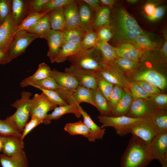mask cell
<instances>
[{"mask_svg":"<svg viewBox=\"0 0 167 167\" xmlns=\"http://www.w3.org/2000/svg\"><path fill=\"white\" fill-rule=\"evenodd\" d=\"M155 5L152 3L146 4L144 6V11L148 18L154 15L156 9Z\"/></svg>","mask_w":167,"mask_h":167,"instance_id":"obj_56","label":"cell"},{"mask_svg":"<svg viewBox=\"0 0 167 167\" xmlns=\"http://www.w3.org/2000/svg\"><path fill=\"white\" fill-rule=\"evenodd\" d=\"M50 11V10L42 12L28 14L20 24L17 26V32L21 30H26L28 28L35 24Z\"/></svg>","mask_w":167,"mask_h":167,"instance_id":"obj_37","label":"cell"},{"mask_svg":"<svg viewBox=\"0 0 167 167\" xmlns=\"http://www.w3.org/2000/svg\"><path fill=\"white\" fill-rule=\"evenodd\" d=\"M97 88L106 98L109 100L112 93L113 85L96 74Z\"/></svg>","mask_w":167,"mask_h":167,"instance_id":"obj_44","label":"cell"},{"mask_svg":"<svg viewBox=\"0 0 167 167\" xmlns=\"http://www.w3.org/2000/svg\"><path fill=\"white\" fill-rule=\"evenodd\" d=\"M16 28L11 12L0 25V48L8 49L17 32Z\"/></svg>","mask_w":167,"mask_h":167,"instance_id":"obj_15","label":"cell"},{"mask_svg":"<svg viewBox=\"0 0 167 167\" xmlns=\"http://www.w3.org/2000/svg\"><path fill=\"white\" fill-rule=\"evenodd\" d=\"M125 90L122 97L119 102L112 110L111 116L117 117L126 115L133 101L130 92Z\"/></svg>","mask_w":167,"mask_h":167,"instance_id":"obj_30","label":"cell"},{"mask_svg":"<svg viewBox=\"0 0 167 167\" xmlns=\"http://www.w3.org/2000/svg\"><path fill=\"white\" fill-rule=\"evenodd\" d=\"M24 143L20 137L9 136L6 137L2 152L3 154L9 156L17 155L24 150Z\"/></svg>","mask_w":167,"mask_h":167,"instance_id":"obj_21","label":"cell"},{"mask_svg":"<svg viewBox=\"0 0 167 167\" xmlns=\"http://www.w3.org/2000/svg\"><path fill=\"white\" fill-rule=\"evenodd\" d=\"M156 110L150 98L134 99L126 116L135 118H149Z\"/></svg>","mask_w":167,"mask_h":167,"instance_id":"obj_10","label":"cell"},{"mask_svg":"<svg viewBox=\"0 0 167 167\" xmlns=\"http://www.w3.org/2000/svg\"><path fill=\"white\" fill-rule=\"evenodd\" d=\"M165 12V9L162 6L156 7L155 12L153 15L148 19L152 21L158 20L163 15Z\"/></svg>","mask_w":167,"mask_h":167,"instance_id":"obj_55","label":"cell"},{"mask_svg":"<svg viewBox=\"0 0 167 167\" xmlns=\"http://www.w3.org/2000/svg\"><path fill=\"white\" fill-rule=\"evenodd\" d=\"M31 86L37 88H41L54 91L57 93L63 90H67L58 85L54 79L51 77L37 82Z\"/></svg>","mask_w":167,"mask_h":167,"instance_id":"obj_40","label":"cell"},{"mask_svg":"<svg viewBox=\"0 0 167 167\" xmlns=\"http://www.w3.org/2000/svg\"><path fill=\"white\" fill-rule=\"evenodd\" d=\"M162 51L165 57L166 58L167 57V42L166 40L164 42Z\"/></svg>","mask_w":167,"mask_h":167,"instance_id":"obj_59","label":"cell"},{"mask_svg":"<svg viewBox=\"0 0 167 167\" xmlns=\"http://www.w3.org/2000/svg\"><path fill=\"white\" fill-rule=\"evenodd\" d=\"M67 60L73 67L95 71L104 70L107 66L96 46L82 49L69 57Z\"/></svg>","mask_w":167,"mask_h":167,"instance_id":"obj_3","label":"cell"},{"mask_svg":"<svg viewBox=\"0 0 167 167\" xmlns=\"http://www.w3.org/2000/svg\"><path fill=\"white\" fill-rule=\"evenodd\" d=\"M148 148L152 159L158 160L162 167H167V131L157 134Z\"/></svg>","mask_w":167,"mask_h":167,"instance_id":"obj_7","label":"cell"},{"mask_svg":"<svg viewBox=\"0 0 167 167\" xmlns=\"http://www.w3.org/2000/svg\"><path fill=\"white\" fill-rule=\"evenodd\" d=\"M90 8L95 12L100 7L99 4L100 3L98 0H83Z\"/></svg>","mask_w":167,"mask_h":167,"instance_id":"obj_57","label":"cell"},{"mask_svg":"<svg viewBox=\"0 0 167 167\" xmlns=\"http://www.w3.org/2000/svg\"><path fill=\"white\" fill-rule=\"evenodd\" d=\"M51 70L45 63H40L37 69L32 75L22 80L20 83V86L25 87L31 86L37 82L50 77Z\"/></svg>","mask_w":167,"mask_h":167,"instance_id":"obj_23","label":"cell"},{"mask_svg":"<svg viewBox=\"0 0 167 167\" xmlns=\"http://www.w3.org/2000/svg\"><path fill=\"white\" fill-rule=\"evenodd\" d=\"M32 93L23 91L21 93V98L11 104L16 109L15 112L7 118L13 122L20 132L23 131L30 116L32 105Z\"/></svg>","mask_w":167,"mask_h":167,"instance_id":"obj_4","label":"cell"},{"mask_svg":"<svg viewBox=\"0 0 167 167\" xmlns=\"http://www.w3.org/2000/svg\"><path fill=\"white\" fill-rule=\"evenodd\" d=\"M67 102L68 104L76 105L85 102L95 107L92 99L91 89L79 85L70 96Z\"/></svg>","mask_w":167,"mask_h":167,"instance_id":"obj_22","label":"cell"},{"mask_svg":"<svg viewBox=\"0 0 167 167\" xmlns=\"http://www.w3.org/2000/svg\"><path fill=\"white\" fill-rule=\"evenodd\" d=\"M50 77L61 86L73 92L79 83L71 74L59 71L55 69L51 70Z\"/></svg>","mask_w":167,"mask_h":167,"instance_id":"obj_18","label":"cell"},{"mask_svg":"<svg viewBox=\"0 0 167 167\" xmlns=\"http://www.w3.org/2000/svg\"><path fill=\"white\" fill-rule=\"evenodd\" d=\"M79 110L83 118V122L90 131V135L88 140L95 142L96 139H101L103 138L105 129L98 126L91 118L90 116L79 105H77Z\"/></svg>","mask_w":167,"mask_h":167,"instance_id":"obj_19","label":"cell"},{"mask_svg":"<svg viewBox=\"0 0 167 167\" xmlns=\"http://www.w3.org/2000/svg\"><path fill=\"white\" fill-rule=\"evenodd\" d=\"M117 57L125 58L137 62L142 57V52L128 43H124L115 48Z\"/></svg>","mask_w":167,"mask_h":167,"instance_id":"obj_24","label":"cell"},{"mask_svg":"<svg viewBox=\"0 0 167 167\" xmlns=\"http://www.w3.org/2000/svg\"><path fill=\"white\" fill-rule=\"evenodd\" d=\"M100 1V3L108 7H112L115 3V1L113 0H101Z\"/></svg>","mask_w":167,"mask_h":167,"instance_id":"obj_58","label":"cell"},{"mask_svg":"<svg viewBox=\"0 0 167 167\" xmlns=\"http://www.w3.org/2000/svg\"><path fill=\"white\" fill-rule=\"evenodd\" d=\"M65 72L72 74L79 85L91 90L97 88L95 71L76 68L71 65L65 69Z\"/></svg>","mask_w":167,"mask_h":167,"instance_id":"obj_14","label":"cell"},{"mask_svg":"<svg viewBox=\"0 0 167 167\" xmlns=\"http://www.w3.org/2000/svg\"><path fill=\"white\" fill-rule=\"evenodd\" d=\"M111 23L113 36L124 43L131 44L137 36L145 35L135 19L124 9L116 11Z\"/></svg>","mask_w":167,"mask_h":167,"instance_id":"obj_1","label":"cell"},{"mask_svg":"<svg viewBox=\"0 0 167 167\" xmlns=\"http://www.w3.org/2000/svg\"><path fill=\"white\" fill-rule=\"evenodd\" d=\"M96 74L113 85H117L127 90L130 82L121 71L113 66L107 65L104 69L95 71Z\"/></svg>","mask_w":167,"mask_h":167,"instance_id":"obj_12","label":"cell"},{"mask_svg":"<svg viewBox=\"0 0 167 167\" xmlns=\"http://www.w3.org/2000/svg\"><path fill=\"white\" fill-rule=\"evenodd\" d=\"M125 90L117 85H113V89L108 100V104L112 111L122 97Z\"/></svg>","mask_w":167,"mask_h":167,"instance_id":"obj_47","label":"cell"},{"mask_svg":"<svg viewBox=\"0 0 167 167\" xmlns=\"http://www.w3.org/2000/svg\"><path fill=\"white\" fill-rule=\"evenodd\" d=\"M98 41L96 32L91 30L86 32L80 44L82 49H86L96 46Z\"/></svg>","mask_w":167,"mask_h":167,"instance_id":"obj_42","label":"cell"},{"mask_svg":"<svg viewBox=\"0 0 167 167\" xmlns=\"http://www.w3.org/2000/svg\"><path fill=\"white\" fill-rule=\"evenodd\" d=\"M129 133L149 144L157 132L149 118L127 127L119 135L123 136Z\"/></svg>","mask_w":167,"mask_h":167,"instance_id":"obj_6","label":"cell"},{"mask_svg":"<svg viewBox=\"0 0 167 167\" xmlns=\"http://www.w3.org/2000/svg\"><path fill=\"white\" fill-rule=\"evenodd\" d=\"M12 0H0V24L11 11Z\"/></svg>","mask_w":167,"mask_h":167,"instance_id":"obj_49","label":"cell"},{"mask_svg":"<svg viewBox=\"0 0 167 167\" xmlns=\"http://www.w3.org/2000/svg\"><path fill=\"white\" fill-rule=\"evenodd\" d=\"M110 11L107 6L100 7L95 12L92 30L96 32L104 27H110Z\"/></svg>","mask_w":167,"mask_h":167,"instance_id":"obj_26","label":"cell"},{"mask_svg":"<svg viewBox=\"0 0 167 167\" xmlns=\"http://www.w3.org/2000/svg\"><path fill=\"white\" fill-rule=\"evenodd\" d=\"M92 101L101 115L110 116L111 111L108 101L99 90L96 88L91 90Z\"/></svg>","mask_w":167,"mask_h":167,"instance_id":"obj_27","label":"cell"},{"mask_svg":"<svg viewBox=\"0 0 167 167\" xmlns=\"http://www.w3.org/2000/svg\"><path fill=\"white\" fill-rule=\"evenodd\" d=\"M139 84L148 93L152 96L161 93V90L157 87L144 81L135 82Z\"/></svg>","mask_w":167,"mask_h":167,"instance_id":"obj_53","label":"cell"},{"mask_svg":"<svg viewBox=\"0 0 167 167\" xmlns=\"http://www.w3.org/2000/svg\"></svg>","mask_w":167,"mask_h":167,"instance_id":"obj_62","label":"cell"},{"mask_svg":"<svg viewBox=\"0 0 167 167\" xmlns=\"http://www.w3.org/2000/svg\"><path fill=\"white\" fill-rule=\"evenodd\" d=\"M149 119L157 134L167 131V110L156 109Z\"/></svg>","mask_w":167,"mask_h":167,"instance_id":"obj_31","label":"cell"},{"mask_svg":"<svg viewBox=\"0 0 167 167\" xmlns=\"http://www.w3.org/2000/svg\"><path fill=\"white\" fill-rule=\"evenodd\" d=\"M55 107L49 102L43 92L40 94L36 93L32 98L30 116L38 119L43 123L48 112Z\"/></svg>","mask_w":167,"mask_h":167,"instance_id":"obj_11","label":"cell"},{"mask_svg":"<svg viewBox=\"0 0 167 167\" xmlns=\"http://www.w3.org/2000/svg\"><path fill=\"white\" fill-rule=\"evenodd\" d=\"M27 0H12L11 14L12 19L16 26L19 25L27 13Z\"/></svg>","mask_w":167,"mask_h":167,"instance_id":"obj_29","label":"cell"},{"mask_svg":"<svg viewBox=\"0 0 167 167\" xmlns=\"http://www.w3.org/2000/svg\"><path fill=\"white\" fill-rule=\"evenodd\" d=\"M64 130L71 135H81L87 139L89 136L90 133L89 128L81 121L66 124Z\"/></svg>","mask_w":167,"mask_h":167,"instance_id":"obj_36","label":"cell"},{"mask_svg":"<svg viewBox=\"0 0 167 167\" xmlns=\"http://www.w3.org/2000/svg\"><path fill=\"white\" fill-rule=\"evenodd\" d=\"M42 122L38 119L33 117H31L30 121L25 125L21 137L22 140H24L25 137L33 129Z\"/></svg>","mask_w":167,"mask_h":167,"instance_id":"obj_51","label":"cell"},{"mask_svg":"<svg viewBox=\"0 0 167 167\" xmlns=\"http://www.w3.org/2000/svg\"><path fill=\"white\" fill-rule=\"evenodd\" d=\"M38 89L42 91L49 102L55 107L58 105L61 106L68 104L55 92L41 88Z\"/></svg>","mask_w":167,"mask_h":167,"instance_id":"obj_45","label":"cell"},{"mask_svg":"<svg viewBox=\"0 0 167 167\" xmlns=\"http://www.w3.org/2000/svg\"><path fill=\"white\" fill-rule=\"evenodd\" d=\"M97 118L99 122L102 124L100 126L101 128L108 126L113 127L116 133L119 135L127 127L147 118H133L126 115L113 117L101 115L98 116Z\"/></svg>","mask_w":167,"mask_h":167,"instance_id":"obj_8","label":"cell"},{"mask_svg":"<svg viewBox=\"0 0 167 167\" xmlns=\"http://www.w3.org/2000/svg\"><path fill=\"white\" fill-rule=\"evenodd\" d=\"M150 98L155 105L156 109L167 110L166 94L159 93L152 95Z\"/></svg>","mask_w":167,"mask_h":167,"instance_id":"obj_48","label":"cell"},{"mask_svg":"<svg viewBox=\"0 0 167 167\" xmlns=\"http://www.w3.org/2000/svg\"><path fill=\"white\" fill-rule=\"evenodd\" d=\"M73 113L77 118H79L81 113L76 104H68L56 107L51 113L47 114L43 123L50 124L52 120L60 118L63 115L67 113Z\"/></svg>","mask_w":167,"mask_h":167,"instance_id":"obj_20","label":"cell"},{"mask_svg":"<svg viewBox=\"0 0 167 167\" xmlns=\"http://www.w3.org/2000/svg\"><path fill=\"white\" fill-rule=\"evenodd\" d=\"M8 49L5 48H0V64H5L10 62L8 54Z\"/></svg>","mask_w":167,"mask_h":167,"instance_id":"obj_54","label":"cell"},{"mask_svg":"<svg viewBox=\"0 0 167 167\" xmlns=\"http://www.w3.org/2000/svg\"><path fill=\"white\" fill-rule=\"evenodd\" d=\"M44 38L47 40L49 47L47 55L50 62H54L63 44V32L50 29L46 33Z\"/></svg>","mask_w":167,"mask_h":167,"instance_id":"obj_13","label":"cell"},{"mask_svg":"<svg viewBox=\"0 0 167 167\" xmlns=\"http://www.w3.org/2000/svg\"><path fill=\"white\" fill-rule=\"evenodd\" d=\"M99 41L108 42L113 37V33L110 27L101 28L96 32Z\"/></svg>","mask_w":167,"mask_h":167,"instance_id":"obj_50","label":"cell"},{"mask_svg":"<svg viewBox=\"0 0 167 167\" xmlns=\"http://www.w3.org/2000/svg\"><path fill=\"white\" fill-rule=\"evenodd\" d=\"M6 137L0 136V152L2 151Z\"/></svg>","mask_w":167,"mask_h":167,"instance_id":"obj_60","label":"cell"},{"mask_svg":"<svg viewBox=\"0 0 167 167\" xmlns=\"http://www.w3.org/2000/svg\"><path fill=\"white\" fill-rule=\"evenodd\" d=\"M63 8L52 10L48 13L51 29L62 32L65 30L66 23Z\"/></svg>","mask_w":167,"mask_h":167,"instance_id":"obj_28","label":"cell"},{"mask_svg":"<svg viewBox=\"0 0 167 167\" xmlns=\"http://www.w3.org/2000/svg\"><path fill=\"white\" fill-rule=\"evenodd\" d=\"M80 19V28L84 32L92 30L95 12L83 0H76Z\"/></svg>","mask_w":167,"mask_h":167,"instance_id":"obj_16","label":"cell"},{"mask_svg":"<svg viewBox=\"0 0 167 167\" xmlns=\"http://www.w3.org/2000/svg\"><path fill=\"white\" fill-rule=\"evenodd\" d=\"M82 49L79 44L66 43L63 44L58 56L54 62H62L67 59L70 56L74 55Z\"/></svg>","mask_w":167,"mask_h":167,"instance_id":"obj_35","label":"cell"},{"mask_svg":"<svg viewBox=\"0 0 167 167\" xmlns=\"http://www.w3.org/2000/svg\"><path fill=\"white\" fill-rule=\"evenodd\" d=\"M131 44L139 50L153 49L156 46L155 42L143 35L137 36Z\"/></svg>","mask_w":167,"mask_h":167,"instance_id":"obj_41","label":"cell"},{"mask_svg":"<svg viewBox=\"0 0 167 167\" xmlns=\"http://www.w3.org/2000/svg\"><path fill=\"white\" fill-rule=\"evenodd\" d=\"M0 136L5 137L16 136L21 137L22 133L15 123L7 118L0 119Z\"/></svg>","mask_w":167,"mask_h":167,"instance_id":"obj_34","label":"cell"},{"mask_svg":"<svg viewBox=\"0 0 167 167\" xmlns=\"http://www.w3.org/2000/svg\"><path fill=\"white\" fill-rule=\"evenodd\" d=\"M0 163L2 167H28V161L23 150L19 154L9 156L3 154L0 155Z\"/></svg>","mask_w":167,"mask_h":167,"instance_id":"obj_25","label":"cell"},{"mask_svg":"<svg viewBox=\"0 0 167 167\" xmlns=\"http://www.w3.org/2000/svg\"><path fill=\"white\" fill-rule=\"evenodd\" d=\"M130 92L133 99H147L152 96L146 92L139 84L135 82L130 83Z\"/></svg>","mask_w":167,"mask_h":167,"instance_id":"obj_46","label":"cell"},{"mask_svg":"<svg viewBox=\"0 0 167 167\" xmlns=\"http://www.w3.org/2000/svg\"><path fill=\"white\" fill-rule=\"evenodd\" d=\"M64 33L63 44L69 43L79 44L83 40L85 33L80 28L65 30Z\"/></svg>","mask_w":167,"mask_h":167,"instance_id":"obj_38","label":"cell"},{"mask_svg":"<svg viewBox=\"0 0 167 167\" xmlns=\"http://www.w3.org/2000/svg\"><path fill=\"white\" fill-rule=\"evenodd\" d=\"M96 46L99 49L105 64L109 66L112 65L117 58L114 48L108 42L99 40Z\"/></svg>","mask_w":167,"mask_h":167,"instance_id":"obj_32","label":"cell"},{"mask_svg":"<svg viewBox=\"0 0 167 167\" xmlns=\"http://www.w3.org/2000/svg\"><path fill=\"white\" fill-rule=\"evenodd\" d=\"M38 38H40L38 35L26 30L17 32L8 49L10 61L24 53L29 45Z\"/></svg>","mask_w":167,"mask_h":167,"instance_id":"obj_5","label":"cell"},{"mask_svg":"<svg viewBox=\"0 0 167 167\" xmlns=\"http://www.w3.org/2000/svg\"><path fill=\"white\" fill-rule=\"evenodd\" d=\"M132 82L144 81L150 83L164 90L167 86V79L165 75L158 71L154 69L143 70L130 76Z\"/></svg>","mask_w":167,"mask_h":167,"instance_id":"obj_9","label":"cell"},{"mask_svg":"<svg viewBox=\"0 0 167 167\" xmlns=\"http://www.w3.org/2000/svg\"><path fill=\"white\" fill-rule=\"evenodd\" d=\"M49 1V0H28L27 13H40L45 11Z\"/></svg>","mask_w":167,"mask_h":167,"instance_id":"obj_43","label":"cell"},{"mask_svg":"<svg viewBox=\"0 0 167 167\" xmlns=\"http://www.w3.org/2000/svg\"><path fill=\"white\" fill-rule=\"evenodd\" d=\"M73 1V0H49L45 11L63 8Z\"/></svg>","mask_w":167,"mask_h":167,"instance_id":"obj_52","label":"cell"},{"mask_svg":"<svg viewBox=\"0 0 167 167\" xmlns=\"http://www.w3.org/2000/svg\"><path fill=\"white\" fill-rule=\"evenodd\" d=\"M65 29L80 28V19L76 0L73 1L63 8Z\"/></svg>","mask_w":167,"mask_h":167,"instance_id":"obj_17","label":"cell"},{"mask_svg":"<svg viewBox=\"0 0 167 167\" xmlns=\"http://www.w3.org/2000/svg\"><path fill=\"white\" fill-rule=\"evenodd\" d=\"M148 144L132 136L121 158V167H146L153 160Z\"/></svg>","mask_w":167,"mask_h":167,"instance_id":"obj_2","label":"cell"},{"mask_svg":"<svg viewBox=\"0 0 167 167\" xmlns=\"http://www.w3.org/2000/svg\"><path fill=\"white\" fill-rule=\"evenodd\" d=\"M50 29L48 13L35 24L26 30L38 35L40 38H44L46 33Z\"/></svg>","mask_w":167,"mask_h":167,"instance_id":"obj_33","label":"cell"},{"mask_svg":"<svg viewBox=\"0 0 167 167\" xmlns=\"http://www.w3.org/2000/svg\"><path fill=\"white\" fill-rule=\"evenodd\" d=\"M136 0H130V1H129V2H130L131 3H134L135 2H136Z\"/></svg>","mask_w":167,"mask_h":167,"instance_id":"obj_61","label":"cell"},{"mask_svg":"<svg viewBox=\"0 0 167 167\" xmlns=\"http://www.w3.org/2000/svg\"><path fill=\"white\" fill-rule=\"evenodd\" d=\"M138 65L137 62L126 58L117 57L111 66L118 67L124 72L131 75L135 71Z\"/></svg>","mask_w":167,"mask_h":167,"instance_id":"obj_39","label":"cell"}]
</instances>
